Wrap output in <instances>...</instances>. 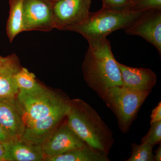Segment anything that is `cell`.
<instances>
[{
  "label": "cell",
  "mask_w": 161,
  "mask_h": 161,
  "mask_svg": "<svg viewBox=\"0 0 161 161\" xmlns=\"http://www.w3.org/2000/svg\"><path fill=\"white\" fill-rule=\"evenodd\" d=\"M87 41L88 48L82 64L84 79L102 99L109 89L122 86L120 69L107 37Z\"/></svg>",
  "instance_id": "6da1fadb"
},
{
  "label": "cell",
  "mask_w": 161,
  "mask_h": 161,
  "mask_svg": "<svg viewBox=\"0 0 161 161\" xmlns=\"http://www.w3.org/2000/svg\"><path fill=\"white\" fill-rule=\"evenodd\" d=\"M72 102L67 116L69 126L86 143L108 155L115 142L112 130L88 103L79 98Z\"/></svg>",
  "instance_id": "7a4b0ae2"
},
{
  "label": "cell",
  "mask_w": 161,
  "mask_h": 161,
  "mask_svg": "<svg viewBox=\"0 0 161 161\" xmlns=\"http://www.w3.org/2000/svg\"><path fill=\"white\" fill-rule=\"evenodd\" d=\"M145 11L116 10L103 7L99 11L90 12L86 19L71 31L82 35L87 41L107 37L113 31L125 29Z\"/></svg>",
  "instance_id": "3957f363"
},
{
  "label": "cell",
  "mask_w": 161,
  "mask_h": 161,
  "mask_svg": "<svg viewBox=\"0 0 161 161\" xmlns=\"http://www.w3.org/2000/svg\"><path fill=\"white\" fill-rule=\"evenodd\" d=\"M17 102L26 126L72 105V100L66 95L51 91L43 86L34 92H19Z\"/></svg>",
  "instance_id": "277c9868"
},
{
  "label": "cell",
  "mask_w": 161,
  "mask_h": 161,
  "mask_svg": "<svg viewBox=\"0 0 161 161\" xmlns=\"http://www.w3.org/2000/svg\"><path fill=\"white\" fill-rule=\"evenodd\" d=\"M150 93L149 91L130 90L123 86L113 87L107 91L102 100L115 115L121 132H129Z\"/></svg>",
  "instance_id": "5b68a950"
},
{
  "label": "cell",
  "mask_w": 161,
  "mask_h": 161,
  "mask_svg": "<svg viewBox=\"0 0 161 161\" xmlns=\"http://www.w3.org/2000/svg\"><path fill=\"white\" fill-rule=\"evenodd\" d=\"M91 3L92 0H60L54 3V28L71 31L88 16Z\"/></svg>",
  "instance_id": "8992f818"
},
{
  "label": "cell",
  "mask_w": 161,
  "mask_h": 161,
  "mask_svg": "<svg viewBox=\"0 0 161 161\" xmlns=\"http://www.w3.org/2000/svg\"><path fill=\"white\" fill-rule=\"evenodd\" d=\"M52 0H24V31H50L54 29L53 7Z\"/></svg>",
  "instance_id": "52a82bcc"
},
{
  "label": "cell",
  "mask_w": 161,
  "mask_h": 161,
  "mask_svg": "<svg viewBox=\"0 0 161 161\" xmlns=\"http://www.w3.org/2000/svg\"><path fill=\"white\" fill-rule=\"evenodd\" d=\"M71 107L54 112L26 126L21 141L31 145L41 146L60 126Z\"/></svg>",
  "instance_id": "ba28073f"
},
{
  "label": "cell",
  "mask_w": 161,
  "mask_h": 161,
  "mask_svg": "<svg viewBox=\"0 0 161 161\" xmlns=\"http://www.w3.org/2000/svg\"><path fill=\"white\" fill-rule=\"evenodd\" d=\"M127 34L144 38L161 54V10H150L124 29Z\"/></svg>",
  "instance_id": "9c48e42d"
},
{
  "label": "cell",
  "mask_w": 161,
  "mask_h": 161,
  "mask_svg": "<svg viewBox=\"0 0 161 161\" xmlns=\"http://www.w3.org/2000/svg\"><path fill=\"white\" fill-rule=\"evenodd\" d=\"M85 143L72 130L66 120L41 146L45 158L66 153Z\"/></svg>",
  "instance_id": "30bf717a"
},
{
  "label": "cell",
  "mask_w": 161,
  "mask_h": 161,
  "mask_svg": "<svg viewBox=\"0 0 161 161\" xmlns=\"http://www.w3.org/2000/svg\"><path fill=\"white\" fill-rule=\"evenodd\" d=\"M0 127L12 141H21L26 125L17 99H0Z\"/></svg>",
  "instance_id": "8fae6325"
},
{
  "label": "cell",
  "mask_w": 161,
  "mask_h": 161,
  "mask_svg": "<svg viewBox=\"0 0 161 161\" xmlns=\"http://www.w3.org/2000/svg\"><path fill=\"white\" fill-rule=\"evenodd\" d=\"M22 66L16 54L3 57L0 66V99L16 100L19 88L15 76Z\"/></svg>",
  "instance_id": "7c38bea8"
},
{
  "label": "cell",
  "mask_w": 161,
  "mask_h": 161,
  "mask_svg": "<svg viewBox=\"0 0 161 161\" xmlns=\"http://www.w3.org/2000/svg\"><path fill=\"white\" fill-rule=\"evenodd\" d=\"M120 69L123 86L134 91L151 92L157 82V76L150 69L138 68L117 62Z\"/></svg>",
  "instance_id": "4fadbf2b"
},
{
  "label": "cell",
  "mask_w": 161,
  "mask_h": 161,
  "mask_svg": "<svg viewBox=\"0 0 161 161\" xmlns=\"http://www.w3.org/2000/svg\"><path fill=\"white\" fill-rule=\"evenodd\" d=\"M4 145V161H41L45 158L41 146L22 141H10Z\"/></svg>",
  "instance_id": "5bb4252c"
},
{
  "label": "cell",
  "mask_w": 161,
  "mask_h": 161,
  "mask_svg": "<svg viewBox=\"0 0 161 161\" xmlns=\"http://www.w3.org/2000/svg\"><path fill=\"white\" fill-rule=\"evenodd\" d=\"M47 161H109L108 155L85 143L63 154L47 157Z\"/></svg>",
  "instance_id": "9a60e30c"
},
{
  "label": "cell",
  "mask_w": 161,
  "mask_h": 161,
  "mask_svg": "<svg viewBox=\"0 0 161 161\" xmlns=\"http://www.w3.org/2000/svg\"><path fill=\"white\" fill-rule=\"evenodd\" d=\"M24 0H9V16L6 25V32L10 42L20 33L24 31L23 3Z\"/></svg>",
  "instance_id": "2e32d148"
},
{
  "label": "cell",
  "mask_w": 161,
  "mask_h": 161,
  "mask_svg": "<svg viewBox=\"0 0 161 161\" xmlns=\"http://www.w3.org/2000/svg\"><path fill=\"white\" fill-rule=\"evenodd\" d=\"M15 78L19 92H32L42 86L37 81L34 74L23 67L17 73Z\"/></svg>",
  "instance_id": "e0dca14e"
},
{
  "label": "cell",
  "mask_w": 161,
  "mask_h": 161,
  "mask_svg": "<svg viewBox=\"0 0 161 161\" xmlns=\"http://www.w3.org/2000/svg\"><path fill=\"white\" fill-rule=\"evenodd\" d=\"M132 154L126 161H154V154L153 151V147L149 144L141 143V145L132 143Z\"/></svg>",
  "instance_id": "ac0fdd59"
},
{
  "label": "cell",
  "mask_w": 161,
  "mask_h": 161,
  "mask_svg": "<svg viewBox=\"0 0 161 161\" xmlns=\"http://www.w3.org/2000/svg\"><path fill=\"white\" fill-rule=\"evenodd\" d=\"M129 9L132 11L161 10V0H133Z\"/></svg>",
  "instance_id": "d6986e66"
},
{
  "label": "cell",
  "mask_w": 161,
  "mask_h": 161,
  "mask_svg": "<svg viewBox=\"0 0 161 161\" xmlns=\"http://www.w3.org/2000/svg\"><path fill=\"white\" fill-rule=\"evenodd\" d=\"M150 130L141 140V143L149 144L154 147L161 141V120L150 124Z\"/></svg>",
  "instance_id": "ffe728a7"
},
{
  "label": "cell",
  "mask_w": 161,
  "mask_h": 161,
  "mask_svg": "<svg viewBox=\"0 0 161 161\" xmlns=\"http://www.w3.org/2000/svg\"><path fill=\"white\" fill-rule=\"evenodd\" d=\"M103 7L116 10H129L130 0H102Z\"/></svg>",
  "instance_id": "44dd1931"
},
{
  "label": "cell",
  "mask_w": 161,
  "mask_h": 161,
  "mask_svg": "<svg viewBox=\"0 0 161 161\" xmlns=\"http://www.w3.org/2000/svg\"><path fill=\"white\" fill-rule=\"evenodd\" d=\"M160 120H161V102H160L157 107L152 111L150 124Z\"/></svg>",
  "instance_id": "7402d4cb"
},
{
  "label": "cell",
  "mask_w": 161,
  "mask_h": 161,
  "mask_svg": "<svg viewBox=\"0 0 161 161\" xmlns=\"http://www.w3.org/2000/svg\"><path fill=\"white\" fill-rule=\"evenodd\" d=\"M0 140L4 142H9V141H12L11 139L9 138V136L2 130L1 127H0Z\"/></svg>",
  "instance_id": "603a6c76"
},
{
  "label": "cell",
  "mask_w": 161,
  "mask_h": 161,
  "mask_svg": "<svg viewBox=\"0 0 161 161\" xmlns=\"http://www.w3.org/2000/svg\"><path fill=\"white\" fill-rule=\"evenodd\" d=\"M154 161H161V142L159 145L157 150L155 151V155L154 154Z\"/></svg>",
  "instance_id": "cb8c5ba5"
},
{
  "label": "cell",
  "mask_w": 161,
  "mask_h": 161,
  "mask_svg": "<svg viewBox=\"0 0 161 161\" xmlns=\"http://www.w3.org/2000/svg\"><path fill=\"white\" fill-rule=\"evenodd\" d=\"M4 154H5V147H4V142L0 140V161H4Z\"/></svg>",
  "instance_id": "d4e9b609"
},
{
  "label": "cell",
  "mask_w": 161,
  "mask_h": 161,
  "mask_svg": "<svg viewBox=\"0 0 161 161\" xmlns=\"http://www.w3.org/2000/svg\"><path fill=\"white\" fill-rule=\"evenodd\" d=\"M3 57L0 56V66H1V64H2V61H3Z\"/></svg>",
  "instance_id": "484cf974"
},
{
  "label": "cell",
  "mask_w": 161,
  "mask_h": 161,
  "mask_svg": "<svg viewBox=\"0 0 161 161\" xmlns=\"http://www.w3.org/2000/svg\"><path fill=\"white\" fill-rule=\"evenodd\" d=\"M53 2L54 3H56V2H58V1H60V0H52Z\"/></svg>",
  "instance_id": "4316f807"
},
{
  "label": "cell",
  "mask_w": 161,
  "mask_h": 161,
  "mask_svg": "<svg viewBox=\"0 0 161 161\" xmlns=\"http://www.w3.org/2000/svg\"><path fill=\"white\" fill-rule=\"evenodd\" d=\"M130 2H131H131H132V1H133V0H130Z\"/></svg>",
  "instance_id": "83f0119b"
}]
</instances>
